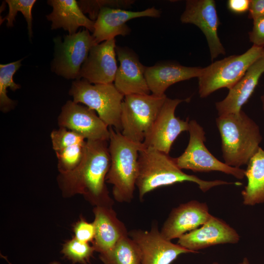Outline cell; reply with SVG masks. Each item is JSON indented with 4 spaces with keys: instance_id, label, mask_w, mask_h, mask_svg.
Segmentation results:
<instances>
[{
    "instance_id": "4dcf8cb0",
    "label": "cell",
    "mask_w": 264,
    "mask_h": 264,
    "mask_svg": "<svg viewBox=\"0 0 264 264\" xmlns=\"http://www.w3.org/2000/svg\"><path fill=\"white\" fill-rule=\"evenodd\" d=\"M74 238L79 241L93 242L95 236L93 222H89L84 218H81L73 226Z\"/></svg>"
},
{
    "instance_id": "5bb4252c",
    "label": "cell",
    "mask_w": 264,
    "mask_h": 264,
    "mask_svg": "<svg viewBox=\"0 0 264 264\" xmlns=\"http://www.w3.org/2000/svg\"><path fill=\"white\" fill-rule=\"evenodd\" d=\"M161 13L154 7L140 11L105 7L95 21L92 35L96 44L115 39L116 36H125L131 31L126 23L129 20L141 17L159 18Z\"/></svg>"
},
{
    "instance_id": "74e56055",
    "label": "cell",
    "mask_w": 264,
    "mask_h": 264,
    "mask_svg": "<svg viewBox=\"0 0 264 264\" xmlns=\"http://www.w3.org/2000/svg\"><path fill=\"white\" fill-rule=\"evenodd\" d=\"M212 264H220L218 262H214L212 263Z\"/></svg>"
},
{
    "instance_id": "6da1fadb",
    "label": "cell",
    "mask_w": 264,
    "mask_h": 264,
    "mask_svg": "<svg viewBox=\"0 0 264 264\" xmlns=\"http://www.w3.org/2000/svg\"><path fill=\"white\" fill-rule=\"evenodd\" d=\"M110 164L108 141L86 140L80 164L57 177L62 195L70 197L80 194L94 207H112L114 201L106 184Z\"/></svg>"
},
{
    "instance_id": "1f68e13d",
    "label": "cell",
    "mask_w": 264,
    "mask_h": 264,
    "mask_svg": "<svg viewBox=\"0 0 264 264\" xmlns=\"http://www.w3.org/2000/svg\"><path fill=\"white\" fill-rule=\"evenodd\" d=\"M249 38L253 45L264 47V16L253 20L252 30Z\"/></svg>"
},
{
    "instance_id": "44dd1931",
    "label": "cell",
    "mask_w": 264,
    "mask_h": 264,
    "mask_svg": "<svg viewBox=\"0 0 264 264\" xmlns=\"http://www.w3.org/2000/svg\"><path fill=\"white\" fill-rule=\"evenodd\" d=\"M202 68L185 66L174 63H161L146 67L145 78L152 94H165L171 85L192 78H198Z\"/></svg>"
},
{
    "instance_id": "603a6c76",
    "label": "cell",
    "mask_w": 264,
    "mask_h": 264,
    "mask_svg": "<svg viewBox=\"0 0 264 264\" xmlns=\"http://www.w3.org/2000/svg\"><path fill=\"white\" fill-rule=\"evenodd\" d=\"M247 185L242 191V203L253 206L264 202V150L260 148L245 170Z\"/></svg>"
},
{
    "instance_id": "8992f818",
    "label": "cell",
    "mask_w": 264,
    "mask_h": 264,
    "mask_svg": "<svg viewBox=\"0 0 264 264\" xmlns=\"http://www.w3.org/2000/svg\"><path fill=\"white\" fill-rule=\"evenodd\" d=\"M264 57V47L253 45L244 53L215 61L202 68L198 79V93L201 98L224 88L231 89L250 66Z\"/></svg>"
},
{
    "instance_id": "ac0fdd59",
    "label": "cell",
    "mask_w": 264,
    "mask_h": 264,
    "mask_svg": "<svg viewBox=\"0 0 264 264\" xmlns=\"http://www.w3.org/2000/svg\"><path fill=\"white\" fill-rule=\"evenodd\" d=\"M115 51L120 63L114 81L117 89L124 96L150 94L145 76L146 66L134 52L126 47L116 45Z\"/></svg>"
},
{
    "instance_id": "5b68a950",
    "label": "cell",
    "mask_w": 264,
    "mask_h": 264,
    "mask_svg": "<svg viewBox=\"0 0 264 264\" xmlns=\"http://www.w3.org/2000/svg\"><path fill=\"white\" fill-rule=\"evenodd\" d=\"M69 94L73 101L97 112L109 127L121 132V114L124 96L114 84L90 83L84 79L72 82Z\"/></svg>"
},
{
    "instance_id": "7402d4cb",
    "label": "cell",
    "mask_w": 264,
    "mask_h": 264,
    "mask_svg": "<svg viewBox=\"0 0 264 264\" xmlns=\"http://www.w3.org/2000/svg\"><path fill=\"white\" fill-rule=\"evenodd\" d=\"M47 3L53 8L46 18L51 22V29L63 28L72 35L83 26L93 33L95 21L87 17L75 0H49Z\"/></svg>"
},
{
    "instance_id": "8fae6325",
    "label": "cell",
    "mask_w": 264,
    "mask_h": 264,
    "mask_svg": "<svg viewBox=\"0 0 264 264\" xmlns=\"http://www.w3.org/2000/svg\"><path fill=\"white\" fill-rule=\"evenodd\" d=\"M129 236L140 250L141 264H171L181 254L196 253L164 238L157 222L149 230H131Z\"/></svg>"
},
{
    "instance_id": "3957f363",
    "label": "cell",
    "mask_w": 264,
    "mask_h": 264,
    "mask_svg": "<svg viewBox=\"0 0 264 264\" xmlns=\"http://www.w3.org/2000/svg\"><path fill=\"white\" fill-rule=\"evenodd\" d=\"M216 122L224 163L236 168L247 165L262 141L258 124L242 110L219 116Z\"/></svg>"
},
{
    "instance_id": "277c9868",
    "label": "cell",
    "mask_w": 264,
    "mask_h": 264,
    "mask_svg": "<svg viewBox=\"0 0 264 264\" xmlns=\"http://www.w3.org/2000/svg\"><path fill=\"white\" fill-rule=\"evenodd\" d=\"M109 130L110 164L106 182L112 185L116 201L130 203L133 198L138 176L139 152L145 146L130 140L112 127Z\"/></svg>"
},
{
    "instance_id": "30bf717a",
    "label": "cell",
    "mask_w": 264,
    "mask_h": 264,
    "mask_svg": "<svg viewBox=\"0 0 264 264\" xmlns=\"http://www.w3.org/2000/svg\"><path fill=\"white\" fill-rule=\"evenodd\" d=\"M185 99L166 98L150 131L143 144L169 154L172 146L178 136L182 132L189 131V120H183L176 116L175 110Z\"/></svg>"
},
{
    "instance_id": "e0dca14e",
    "label": "cell",
    "mask_w": 264,
    "mask_h": 264,
    "mask_svg": "<svg viewBox=\"0 0 264 264\" xmlns=\"http://www.w3.org/2000/svg\"><path fill=\"white\" fill-rule=\"evenodd\" d=\"M212 216L206 203L192 200L171 210L162 226L160 233L169 241L179 239L203 224Z\"/></svg>"
},
{
    "instance_id": "8d00e7d4",
    "label": "cell",
    "mask_w": 264,
    "mask_h": 264,
    "mask_svg": "<svg viewBox=\"0 0 264 264\" xmlns=\"http://www.w3.org/2000/svg\"><path fill=\"white\" fill-rule=\"evenodd\" d=\"M49 264H61L59 262L53 261L49 263Z\"/></svg>"
},
{
    "instance_id": "836d02e7",
    "label": "cell",
    "mask_w": 264,
    "mask_h": 264,
    "mask_svg": "<svg viewBox=\"0 0 264 264\" xmlns=\"http://www.w3.org/2000/svg\"><path fill=\"white\" fill-rule=\"evenodd\" d=\"M250 3V0H229L227 6L231 11L241 14L249 10Z\"/></svg>"
},
{
    "instance_id": "f546056e",
    "label": "cell",
    "mask_w": 264,
    "mask_h": 264,
    "mask_svg": "<svg viewBox=\"0 0 264 264\" xmlns=\"http://www.w3.org/2000/svg\"><path fill=\"white\" fill-rule=\"evenodd\" d=\"M50 138L55 152L83 143L86 141L79 134L63 127L53 130L50 133Z\"/></svg>"
},
{
    "instance_id": "484cf974",
    "label": "cell",
    "mask_w": 264,
    "mask_h": 264,
    "mask_svg": "<svg viewBox=\"0 0 264 264\" xmlns=\"http://www.w3.org/2000/svg\"><path fill=\"white\" fill-rule=\"evenodd\" d=\"M94 251L93 245L74 238L63 245L61 253L73 264H88Z\"/></svg>"
},
{
    "instance_id": "cb8c5ba5",
    "label": "cell",
    "mask_w": 264,
    "mask_h": 264,
    "mask_svg": "<svg viewBox=\"0 0 264 264\" xmlns=\"http://www.w3.org/2000/svg\"><path fill=\"white\" fill-rule=\"evenodd\" d=\"M103 264H141V254L135 242L127 236L109 251L100 254Z\"/></svg>"
},
{
    "instance_id": "9a60e30c",
    "label": "cell",
    "mask_w": 264,
    "mask_h": 264,
    "mask_svg": "<svg viewBox=\"0 0 264 264\" xmlns=\"http://www.w3.org/2000/svg\"><path fill=\"white\" fill-rule=\"evenodd\" d=\"M239 234L222 220L214 216L198 228L178 239L177 244L195 252L199 250L222 244L239 242Z\"/></svg>"
},
{
    "instance_id": "7c38bea8",
    "label": "cell",
    "mask_w": 264,
    "mask_h": 264,
    "mask_svg": "<svg viewBox=\"0 0 264 264\" xmlns=\"http://www.w3.org/2000/svg\"><path fill=\"white\" fill-rule=\"evenodd\" d=\"M59 127L72 131L86 140L109 141V127L87 106L68 100L62 107L58 117Z\"/></svg>"
},
{
    "instance_id": "d4e9b609",
    "label": "cell",
    "mask_w": 264,
    "mask_h": 264,
    "mask_svg": "<svg viewBox=\"0 0 264 264\" xmlns=\"http://www.w3.org/2000/svg\"><path fill=\"white\" fill-rule=\"evenodd\" d=\"M22 61L0 65V109L3 112L10 111L16 104L15 101L7 96V89L9 88L15 91L20 88V85L14 81L13 76L21 66Z\"/></svg>"
},
{
    "instance_id": "ffe728a7",
    "label": "cell",
    "mask_w": 264,
    "mask_h": 264,
    "mask_svg": "<svg viewBox=\"0 0 264 264\" xmlns=\"http://www.w3.org/2000/svg\"><path fill=\"white\" fill-rule=\"evenodd\" d=\"M264 73V57L248 69L243 77L230 89L225 98L216 103L219 116L237 113L249 99Z\"/></svg>"
},
{
    "instance_id": "52a82bcc",
    "label": "cell",
    "mask_w": 264,
    "mask_h": 264,
    "mask_svg": "<svg viewBox=\"0 0 264 264\" xmlns=\"http://www.w3.org/2000/svg\"><path fill=\"white\" fill-rule=\"evenodd\" d=\"M167 97L165 94H129L122 104L121 133L130 140L143 143Z\"/></svg>"
},
{
    "instance_id": "e575fe53",
    "label": "cell",
    "mask_w": 264,
    "mask_h": 264,
    "mask_svg": "<svg viewBox=\"0 0 264 264\" xmlns=\"http://www.w3.org/2000/svg\"><path fill=\"white\" fill-rule=\"evenodd\" d=\"M238 264H250L247 258L244 257L242 260Z\"/></svg>"
},
{
    "instance_id": "f1b7e54d",
    "label": "cell",
    "mask_w": 264,
    "mask_h": 264,
    "mask_svg": "<svg viewBox=\"0 0 264 264\" xmlns=\"http://www.w3.org/2000/svg\"><path fill=\"white\" fill-rule=\"evenodd\" d=\"M9 11L8 14L2 21L7 20L6 25L10 27L14 25L15 16L18 12L23 14L27 23L28 35L30 39L32 36V9L36 2L35 0H6Z\"/></svg>"
},
{
    "instance_id": "d590c367",
    "label": "cell",
    "mask_w": 264,
    "mask_h": 264,
    "mask_svg": "<svg viewBox=\"0 0 264 264\" xmlns=\"http://www.w3.org/2000/svg\"><path fill=\"white\" fill-rule=\"evenodd\" d=\"M261 101L262 103L263 109L264 113V93L261 96Z\"/></svg>"
},
{
    "instance_id": "d6a6232c",
    "label": "cell",
    "mask_w": 264,
    "mask_h": 264,
    "mask_svg": "<svg viewBox=\"0 0 264 264\" xmlns=\"http://www.w3.org/2000/svg\"><path fill=\"white\" fill-rule=\"evenodd\" d=\"M248 18L253 20L264 16V0H250Z\"/></svg>"
},
{
    "instance_id": "7a4b0ae2",
    "label": "cell",
    "mask_w": 264,
    "mask_h": 264,
    "mask_svg": "<svg viewBox=\"0 0 264 264\" xmlns=\"http://www.w3.org/2000/svg\"><path fill=\"white\" fill-rule=\"evenodd\" d=\"M138 172L136 182L140 200L154 190L185 181L197 184L203 192L220 185H241L222 180H205L183 172L169 154L151 147H144L139 152Z\"/></svg>"
},
{
    "instance_id": "d6986e66",
    "label": "cell",
    "mask_w": 264,
    "mask_h": 264,
    "mask_svg": "<svg viewBox=\"0 0 264 264\" xmlns=\"http://www.w3.org/2000/svg\"><path fill=\"white\" fill-rule=\"evenodd\" d=\"M95 236L92 245L100 254L111 249L123 237L129 236L125 224L112 207L96 206L93 209Z\"/></svg>"
},
{
    "instance_id": "2e32d148",
    "label": "cell",
    "mask_w": 264,
    "mask_h": 264,
    "mask_svg": "<svg viewBox=\"0 0 264 264\" xmlns=\"http://www.w3.org/2000/svg\"><path fill=\"white\" fill-rule=\"evenodd\" d=\"M115 39L93 45L83 64L79 79L90 83L112 84L118 69Z\"/></svg>"
},
{
    "instance_id": "4fadbf2b",
    "label": "cell",
    "mask_w": 264,
    "mask_h": 264,
    "mask_svg": "<svg viewBox=\"0 0 264 264\" xmlns=\"http://www.w3.org/2000/svg\"><path fill=\"white\" fill-rule=\"evenodd\" d=\"M180 19L181 22L195 24L201 30L206 37L212 61L219 55L225 54L218 35L220 21L214 0H187Z\"/></svg>"
},
{
    "instance_id": "ba28073f",
    "label": "cell",
    "mask_w": 264,
    "mask_h": 264,
    "mask_svg": "<svg viewBox=\"0 0 264 264\" xmlns=\"http://www.w3.org/2000/svg\"><path fill=\"white\" fill-rule=\"evenodd\" d=\"M189 140L184 152L174 158L181 170H191L195 172L219 171L232 175L239 179L245 177V170L233 167L220 161L207 149L204 144L205 132L196 120L189 121Z\"/></svg>"
},
{
    "instance_id": "4316f807",
    "label": "cell",
    "mask_w": 264,
    "mask_h": 264,
    "mask_svg": "<svg viewBox=\"0 0 264 264\" xmlns=\"http://www.w3.org/2000/svg\"><path fill=\"white\" fill-rule=\"evenodd\" d=\"M86 142L55 152L59 173L69 172L80 164L83 157Z\"/></svg>"
},
{
    "instance_id": "9c48e42d",
    "label": "cell",
    "mask_w": 264,
    "mask_h": 264,
    "mask_svg": "<svg viewBox=\"0 0 264 264\" xmlns=\"http://www.w3.org/2000/svg\"><path fill=\"white\" fill-rule=\"evenodd\" d=\"M55 57L51 69L66 79L78 80L81 68L91 47L96 44L92 34L85 29L72 35L54 40Z\"/></svg>"
},
{
    "instance_id": "83f0119b",
    "label": "cell",
    "mask_w": 264,
    "mask_h": 264,
    "mask_svg": "<svg viewBox=\"0 0 264 264\" xmlns=\"http://www.w3.org/2000/svg\"><path fill=\"white\" fill-rule=\"evenodd\" d=\"M134 1L132 0H80L78 3L83 13H88L89 18L95 21L103 8L129 9L132 7Z\"/></svg>"
}]
</instances>
